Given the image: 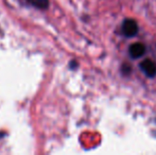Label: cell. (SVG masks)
<instances>
[{
  "label": "cell",
  "instance_id": "obj_4",
  "mask_svg": "<svg viewBox=\"0 0 156 155\" xmlns=\"http://www.w3.org/2000/svg\"><path fill=\"white\" fill-rule=\"evenodd\" d=\"M25 1L39 10H46L49 6V0H25Z\"/></svg>",
  "mask_w": 156,
  "mask_h": 155
},
{
  "label": "cell",
  "instance_id": "obj_1",
  "mask_svg": "<svg viewBox=\"0 0 156 155\" xmlns=\"http://www.w3.org/2000/svg\"><path fill=\"white\" fill-rule=\"evenodd\" d=\"M122 33L126 37H134L138 33V25L134 19H125L122 23Z\"/></svg>",
  "mask_w": 156,
  "mask_h": 155
},
{
  "label": "cell",
  "instance_id": "obj_2",
  "mask_svg": "<svg viewBox=\"0 0 156 155\" xmlns=\"http://www.w3.org/2000/svg\"><path fill=\"white\" fill-rule=\"evenodd\" d=\"M139 68L148 78H154L156 76V64L152 60H144L140 63Z\"/></svg>",
  "mask_w": 156,
  "mask_h": 155
},
{
  "label": "cell",
  "instance_id": "obj_3",
  "mask_svg": "<svg viewBox=\"0 0 156 155\" xmlns=\"http://www.w3.org/2000/svg\"><path fill=\"white\" fill-rule=\"evenodd\" d=\"M129 56H131L132 58H134V60L139 58L146 53V47H144V45L141 43H134L129 46Z\"/></svg>",
  "mask_w": 156,
  "mask_h": 155
},
{
  "label": "cell",
  "instance_id": "obj_5",
  "mask_svg": "<svg viewBox=\"0 0 156 155\" xmlns=\"http://www.w3.org/2000/svg\"><path fill=\"white\" fill-rule=\"evenodd\" d=\"M121 71L124 76H129V75H131V72H132V67L129 66V64H123L122 65Z\"/></svg>",
  "mask_w": 156,
  "mask_h": 155
},
{
  "label": "cell",
  "instance_id": "obj_6",
  "mask_svg": "<svg viewBox=\"0 0 156 155\" xmlns=\"http://www.w3.org/2000/svg\"><path fill=\"white\" fill-rule=\"evenodd\" d=\"M78 66V65L76 64V63H74V61H72V63H71V65H70V67H71V68H74V67H76Z\"/></svg>",
  "mask_w": 156,
  "mask_h": 155
}]
</instances>
